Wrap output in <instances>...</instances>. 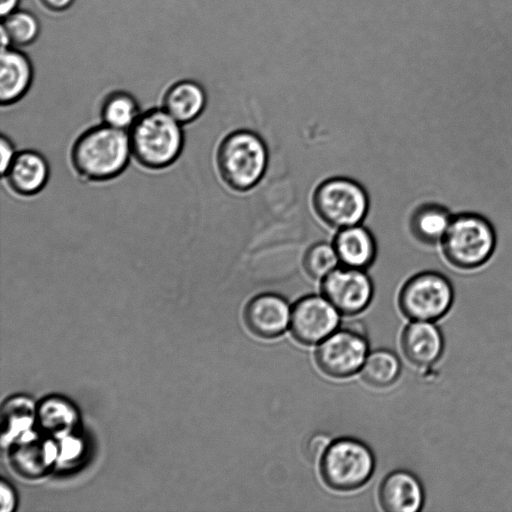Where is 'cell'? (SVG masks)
Listing matches in <instances>:
<instances>
[{
  "instance_id": "cell-1",
  "label": "cell",
  "mask_w": 512,
  "mask_h": 512,
  "mask_svg": "<svg viewBox=\"0 0 512 512\" xmlns=\"http://www.w3.org/2000/svg\"><path fill=\"white\" fill-rule=\"evenodd\" d=\"M131 159L128 131L103 123L82 131L69 151L74 174L87 183H105L118 178Z\"/></svg>"
},
{
  "instance_id": "cell-2",
  "label": "cell",
  "mask_w": 512,
  "mask_h": 512,
  "mask_svg": "<svg viewBox=\"0 0 512 512\" xmlns=\"http://www.w3.org/2000/svg\"><path fill=\"white\" fill-rule=\"evenodd\" d=\"M128 135L132 158L149 171L171 167L185 146L183 125L162 107L142 111Z\"/></svg>"
},
{
  "instance_id": "cell-3",
  "label": "cell",
  "mask_w": 512,
  "mask_h": 512,
  "mask_svg": "<svg viewBox=\"0 0 512 512\" xmlns=\"http://www.w3.org/2000/svg\"><path fill=\"white\" fill-rule=\"evenodd\" d=\"M216 165L223 182L245 192L263 178L268 165V149L263 139L247 129L227 134L216 151Z\"/></svg>"
},
{
  "instance_id": "cell-4",
  "label": "cell",
  "mask_w": 512,
  "mask_h": 512,
  "mask_svg": "<svg viewBox=\"0 0 512 512\" xmlns=\"http://www.w3.org/2000/svg\"><path fill=\"white\" fill-rule=\"evenodd\" d=\"M441 247L444 257L454 267L475 269L491 258L496 233L486 217L472 212L459 213L452 217Z\"/></svg>"
},
{
  "instance_id": "cell-5",
  "label": "cell",
  "mask_w": 512,
  "mask_h": 512,
  "mask_svg": "<svg viewBox=\"0 0 512 512\" xmlns=\"http://www.w3.org/2000/svg\"><path fill=\"white\" fill-rule=\"evenodd\" d=\"M319 462L324 483L337 491L362 487L375 469L371 449L362 441L348 437L331 442Z\"/></svg>"
},
{
  "instance_id": "cell-6",
  "label": "cell",
  "mask_w": 512,
  "mask_h": 512,
  "mask_svg": "<svg viewBox=\"0 0 512 512\" xmlns=\"http://www.w3.org/2000/svg\"><path fill=\"white\" fill-rule=\"evenodd\" d=\"M312 202L320 219L337 229L361 224L369 210L366 190L347 177H332L321 182L313 193Z\"/></svg>"
},
{
  "instance_id": "cell-7",
  "label": "cell",
  "mask_w": 512,
  "mask_h": 512,
  "mask_svg": "<svg viewBox=\"0 0 512 512\" xmlns=\"http://www.w3.org/2000/svg\"><path fill=\"white\" fill-rule=\"evenodd\" d=\"M453 300V286L445 275L436 271H423L404 283L398 303L408 319L432 322L450 310Z\"/></svg>"
},
{
  "instance_id": "cell-8",
  "label": "cell",
  "mask_w": 512,
  "mask_h": 512,
  "mask_svg": "<svg viewBox=\"0 0 512 512\" xmlns=\"http://www.w3.org/2000/svg\"><path fill=\"white\" fill-rule=\"evenodd\" d=\"M367 355L368 343L363 332L347 327L333 332L319 343L315 360L326 375L347 378L361 370Z\"/></svg>"
},
{
  "instance_id": "cell-9",
  "label": "cell",
  "mask_w": 512,
  "mask_h": 512,
  "mask_svg": "<svg viewBox=\"0 0 512 512\" xmlns=\"http://www.w3.org/2000/svg\"><path fill=\"white\" fill-rule=\"evenodd\" d=\"M321 281L322 295L341 314H359L372 300L373 283L365 270L340 265Z\"/></svg>"
},
{
  "instance_id": "cell-10",
  "label": "cell",
  "mask_w": 512,
  "mask_h": 512,
  "mask_svg": "<svg viewBox=\"0 0 512 512\" xmlns=\"http://www.w3.org/2000/svg\"><path fill=\"white\" fill-rule=\"evenodd\" d=\"M338 325L339 312L323 295L304 296L291 308L290 332L301 344L320 343Z\"/></svg>"
},
{
  "instance_id": "cell-11",
  "label": "cell",
  "mask_w": 512,
  "mask_h": 512,
  "mask_svg": "<svg viewBox=\"0 0 512 512\" xmlns=\"http://www.w3.org/2000/svg\"><path fill=\"white\" fill-rule=\"evenodd\" d=\"M50 175V164L43 153L23 149L18 151L2 177L10 192L18 197L30 198L44 190Z\"/></svg>"
},
{
  "instance_id": "cell-12",
  "label": "cell",
  "mask_w": 512,
  "mask_h": 512,
  "mask_svg": "<svg viewBox=\"0 0 512 512\" xmlns=\"http://www.w3.org/2000/svg\"><path fill=\"white\" fill-rule=\"evenodd\" d=\"M247 328L256 336L272 339L288 328L291 307L287 300L274 293L254 296L245 306L243 313Z\"/></svg>"
},
{
  "instance_id": "cell-13",
  "label": "cell",
  "mask_w": 512,
  "mask_h": 512,
  "mask_svg": "<svg viewBox=\"0 0 512 512\" xmlns=\"http://www.w3.org/2000/svg\"><path fill=\"white\" fill-rule=\"evenodd\" d=\"M379 503L387 512H416L424 503V491L411 472L397 470L389 473L378 491Z\"/></svg>"
},
{
  "instance_id": "cell-14",
  "label": "cell",
  "mask_w": 512,
  "mask_h": 512,
  "mask_svg": "<svg viewBox=\"0 0 512 512\" xmlns=\"http://www.w3.org/2000/svg\"><path fill=\"white\" fill-rule=\"evenodd\" d=\"M401 348L409 362L415 366L426 367L440 358L444 340L440 330L434 324L415 321L403 330Z\"/></svg>"
},
{
  "instance_id": "cell-15",
  "label": "cell",
  "mask_w": 512,
  "mask_h": 512,
  "mask_svg": "<svg viewBox=\"0 0 512 512\" xmlns=\"http://www.w3.org/2000/svg\"><path fill=\"white\" fill-rule=\"evenodd\" d=\"M32 80V65L25 54L13 48L1 50L0 102L3 107L20 101L30 89Z\"/></svg>"
},
{
  "instance_id": "cell-16",
  "label": "cell",
  "mask_w": 512,
  "mask_h": 512,
  "mask_svg": "<svg viewBox=\"0 0 512 512\" xmlns=\"http://www.w3.org/2000/svg\"><path fill=\"white\" fill-rule=\"evenodd\" d=\"M340 265L355 269L369 268L377 254L373 234L361 224L338 229L333 240Z\"/></svg>"
},
{
  "instance_id": "cell-17",
  "label": "cell",
  "mask_w": 512,
  "mask_h": 512,
  "mask_svg": "<svg viewBox=\"0 0 512 512\" xmlns=\"http://www.w3.org/2000/svg\"><path fill=\"white\" fill-rule=\"evenodd\" d=\"M15 470L26 476H37L57 458V448L50 439H41L30 432L8 445Z\"/></svg>"
},
{
  "instance_id": "cell-18",
  "label": "cell",
  "mask_w": 512,
  "mask_h": 512,
  "mask_svg": "<svg viewBox=\"0 0 512 512\" xmlns=\"http://www.w3.org/2000/svg\"><path fill=\"white\" fill-rule=\"evenodd\" d=\"M206 104L207 96L200 84L192 80H181L168 87L161 107L185 126L202 115Z\"/></svg>"
},
{
  "instance_id": "cell-19",
  "label": "cell",
  "mask_w": 512,
  "mask_h": 512,
  "mask_svg": "<svg viewBox=\"0 0 512 512\" xmlns=\"http://www.w3.org/2000/svg\"><path fill=\"white\" fill-rule=\"evenodd\" d=\"M452 217L446 207L437 203H425L411 214L410 231L421 243L434 245L443 239Z\"/></svg>"
},
{
  "instance_id": "cell-20",
  "label": "cell",
  "mask_w": 512,
  "mask_h": 512,
  "mask_svg": "<svg viewBox=\"0 0 512 512\" xmlns=\"http://www.w3.org/2000/svg\"><path fill=\"white\" fill-rule=\"evenodd\" d=\"M36 417L37 409L30 398L15 396L8 399L1 413L2 445L8 446L30 433Z\"/></svg>"
},
{
  "instance_id": "cell-21",
  "label": "cell",
  "mask_w": 512,
  "mask_h": 512,
  "mask_svg": "<svg viewBox=\"0 0 512 512\" xmlns=\"http://www.w3.org/2000/svg\"><path fill=\"white\" fill-rule=\"evenodd\" d=\"M142 113L137 99L126 91L108 94L100 107L101 123L128 131Z\"/></svg>"
},
{
  "instance_id": "cell-22",
  "label": "cell",
  "mask_w": 512,
  "mask_h": 512,
  "mask_svg": "<svg viewBox=\"0 0 512 512\" xmlns=\"http://www.w3.org/2000/svg\"><path fill=\"white\" fill-rule=\"evenodd\" d=\"M401 363L390 350L378 349L369 353L361 368V377L369 385L384 388L392 385L399 377Z\"/></svg>"
},
{
  "instance_id": "cell-23",
  "label": "cell",
  "mask_w": 512,
  "mask_h": 512,
  "mask_svg": "<svg viewBox=\"0 0 512 512\" xmlns=\"http://www.w3.org/2000/svg\"><path fill=\"white\" fill-rule=\"evenodd\" d=\"M37 417L44 432L54 437H67L77 420L73 407L58 398L43 402Z\"/></svg>"
},
{
  "instance_id": "cell-24",
  "label": "cell",
  "mask_w": 512,
  "mask_h": 512,
  "mask_svg": "<svg viewBox=\"0 0 512 512\" xmlns=\"http://www.w3.org/2000/svg\"><path fill=\"white\" fill-rule=\"evenodd\" d=\"M2 19L1 29L8 35L11 45L27 46L38 37L40 25L32 13L15 10Z\"/></svg>"
},
{
  "instance_id": "cell-25",
  "label": "cell",
  "mask_w": 512,
  "mask_h": 512,
  "mask_svg": "<svg viewBox=\"0 0 512 512\" xmlns=\"http://www.w3.org/2000/svg\"><path fill=\"white\" fill-rule=\"evenodd\" d=\"M339 266L340 261L333 243H315L303 256V267L306 273L316 280H323Z\"/></svg>"
},
{
  "instance_id": "cell-26",
  "label": "cell",
  "mask_w": 512,
  "mask_h": 512,
  "mask_svg": "<svg viewBox=\"0 0 512 512\" xmlns=\"http://www.w3.org/2000/svg\"><path fill=\"white\" fill-rule=\"evenodd\" d=\"M330 437L325 433H316L311 436L305 446V453L311 461H320L331 444Z\"/></svg>"
},
{
  "instance_id": "cell-27",
  "label": "cell",
  "mask_w": 512,
  "mask_h": 512,
  "mask_svg": "<svg viewBox=\"0 0 512 512\" xmlns=\"http://www.w3.org/2000/svg\"><path fill=\"white\" fill-rule=\"evenodd\" d=\"M1 148V174L3 175L19 150L16 149L14 142L9 136L2 133L0 138Z\"/></svg>"
},
{
  "instance_id": "cell-28",
  "label": "cell",
  "mask_w": 512,
  "mask_h": 512,
  "mask_svg": "<svg viewBox=\"0 0 512 512\" xmlns=\"http://www.w3.org/2000/svg\"><path fill=\"white\" fill-rule=\"evenodd\" d=\"M1 512H10L15 506V494L12 487L4 480L1 482Z\"/></svg>"
},
{
  "instance_id": "cell-29",
  "label": "cell",
  "mask_w": 512,
  "mask_h": 512,
  "mask_svg": "<svg viewBox=\"0 0 512 512\" xmlns=\"http://www.w3.org/2000/svg\"><path fill=\"white\" fill-rule=\"evenodd\" d=\"M41 2L48 8L54 11H62L69 8L74 0H41Z\"/></svg>"
},
{
  "instance_id": "cell-30",
  "label": "cell",
  "mask_w": 512,
  "mask_h": 512,
  "mask_svg": "<svg viewBox=\"0 0 512 512\" xmlns=\"http://www.w3.org/2000/svg\"><path fill=\"white\" fill-rule=\"evenodd\" d=\"M20 0H0V15L2 18L8 16L15 10Z\"/></svg>"
}]
</instances>
